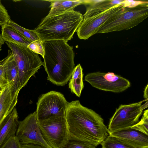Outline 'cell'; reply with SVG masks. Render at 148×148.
<instances>
[{"label":"cell","mask_w":148,"mask_h":148,"mask_svg":"<svg viewBox=\"0 0 148 148\" xmlns=\"http://www.w3.org/2000/svg\"><path fill=\"white\" fill-rule=\"evenodd\" d=\"M5 42L10 49L17 66L21 90L31 77L34 76L40 67L43 66V62L38 54L27 47L19 46L9 42Z\"/></svg>","instance_id":"277c9868"},{"label":"cell","mask_w":148,"mask_h":148,"mask_svg":"<svg viewBox=\"0 0 148 148\" xmlns=\"http://www.w3.org/2000/svg\"><path fill=\"white\" fill-rule=\"evenodd\" d=\"M16 136L21 145L33 144L43 148H52L46 143L38 125L36 111L18 121Z\"/></svg>","instance_id":"30bf717a"},{"label":"cell","mask_w":148,"mask_h":148,"mask_svg":"<svg viewBox=\"0 0 148 148\" xmlns=\"http://www.w3.org/2000/svg\"><path fill=\"white\" fill-rule=\"evenodd\" d=\"M68 102L60 92L51 91L42 95L37 103V120L65 115Z\"/></svg>","instance_id":"52a82bcc"},{"label":"cell","mask_w":148,"mask_h":148,"mask_svg":"<svg viewBox=\"0 0 148 148\" xmlns=\"http://www.w3.org/2000/svg\"><path fill=\"white\" fill-rule=\"evenodd\" d=\"M50 2V10L47 16H50L59 14L68 11L73 10L78 6L85 4V0H46Z\"/></svg>","instance_id":"ac0fdd59"},{"label":"cell","mask_w":148,"mask_h":148,"mask_svg":"<svg viewBox=\"0 0 148 148\" xmlns=\"http://www.w3.org/2000/svg\"><path fill=\"white\" fill-rule=\"evenodd\" d=\"M4 59L8 84L10 86L11 90L14 93L18 94L21 90L18 70L10 50H8L7 56Z\"/></svg>","instance_id":"4fadbf2b"},{"label":"cell","mask_w":148,"mask_h":148,"mask_svg":"<svg viewBox=\"0 0 148 148\" xmlns=\"http://www.w3.org/2000/svg\"><path fill=\"white\" fill-rule=\"evenodd\" d=\"M148 84L145 87L144 91V97L145 99H148Z\"/></svg>","instance_id":"f546056e"},{"label":"cell","mask_w":148,"mask_h":148,"mask_svg":"<svg viewBox=\"0 0 148 148\" xmlns=\"http://www.w3.org/2000/svg\"><path fill=\"white\" fill-rule=\"evenodd\" d=\"M123 0H85L86 10L83 15V19L93 16L107 10L112 7L121 3Z\"/></svg>","instance_id":"2e32d148"},{"label":"cell","mask_w":148,"mask_h":148,"mask_svg":"<svg viewBox=\"0 0 148 148\" xmlns=\"http://www.w3.org/2000/svg\"><path fill=\"white\" fill-rule=\"evenodd\" d=\"M4 41L3 39L1 36L0 35V51L2 50V47L4 43Z\"/></svg>","instance_id":"4dcf8cb0"},{"label":"cell","mask_w":148,"mask_h":148,"mask_svg":"<svg viewBox=\"0 0 148 148\" xmlns=\"http://www.w3.org/2000/svg\"><path fill=\"white\" fill-rule=\"evenodd\" d=\"M101 144V148H137L117 138L109 135Z\"/></svg>","instance_id":"ffe728a7"},{"label":"cell","mask_w":148,"mask_h":148,"mask_svg":"<svg viewBox=\"0 0 148 148\" xmlns=\"http://www.w3.org/2000/svg\"><path fill=\"white\" fill-rule=\"evenodd\" d=\"M109 135L117 138L137 148H148V135L131 127L110 132Z\"/></svg>","instance_id":"7c38bea8"},{"label":"cell","mask_w":148,"mask_h":148,"mask_svg":"<svg viewBox=\"0 0 148 148\" xmlns=\"http://www.w3.org/2000/svg\"><path fill=\"white\" fill-rule=\"evenodd\" d=\"M1 92H2V90H1V87H0V96L1 94Z\"/></svg>","instance_id":"d6a6232c"},{"label":"cell","mask_w":148,"mask_h":148,"mask_svg":"<svg viewBox=\"0 0 148 148\" xmlns=\"http://www.w3.org/2000/svg\"><path fill=\"white\" fill-rule=\"evenodd\" d=\"M10 20L7 10L0 0V26L7 23Z\"/></svg>","instance_id":"484cf974"},{"label":"cell","mask_w":148,"mask_h":148,"mask_svg":"<svg viewBox=\"0 0 148 148\" xmlns=\"http://www.w3.org/2000/svg\"><path fill=\"white\" fill-rule=\"evenodd\" d=\"M6 78L4 59L0 61V87L2 90L8 85Z\"/></svg>","instance_id":"4316f807"},{"label":"cell","mask_w":148,"mask_h":148,"mask_svg":"<svg viewBox=\"0 0 148 148\" xmlns=\"http://www.w3.org/2000/svg\"><path fill=\"white\" fill-rule=\"evenodd\" d=\"M84 80L98 89L116 93L123 92L130 86L127 79L113 72L90 73L85 76Z\"/></svg>","instance_id":"8fae6325"},{"label":"cell","mask_w":148,"mask_h":148,"mask_svg":"<svg viewBox=\"0 0 148 148\" xmlns=\"http://www.w3.org/2000/svg\"><path fill=\"white\" fill-rule=\"evenodd\" d=\"M83 76V69L80 64H79L75 67L69 84L71 92L79 97L84 87Z\"/></svg>","instance_id":"d6986e66"},{"label":"cell","mask_w":148,"mask_h":148,"mask_svg":"<svg viewBox=\"0 0 148 148\" xmlns=\"http://www.w3.org/2000/svg\"><path fill=\"white\" fill-rule=\"evenodd\" d=\"M18 119L15 106L0 125V147L10 138L16 135Z\"/></svg>","instance_id":"5bb4252c"},{"label":"cell","mask_w":148,"mask_h":148,"mask_svg":"<svg viewBox=\"0 0 148 148\" xmlns=\"http://www.w3.org/2000/svg\"><path fill=\"white\" fill-rule=\"evenodd\" d=\"M18 94L14 93L8 84L0 96V125L16 106Z\"/></svg>","instance_id":"9a60e30c"},{"label":"cell","mask_w":148,"mask_h":148,"mask_svg":"<svg viewBox=\"0 0 148 148\" xmlns=\"http://www.w3.org/2000/svg\"><path fill=\"white\" fill-rule=\"evenodd\" d=\"M148 16V2L144 1L134 8H126L123 12L101 27L97 34L130 29L142 22Z\"/></svg>","instance_id":"5b68a950"},{"label":"cell","mask_w":148,"mask_h":148,"mask_svg":"<svg viewBox=\"0 0 148 148\" xmlns=\"http://www.w3.org/2000/svg\"><path fill=\"white\" fill-rule=\"evenodd\" d=\"M62 148H96V147L87 142L69 140Z\"/></svg>","instance_id":"603a6c76"},{"label":"cell","mask_w":148,"mask_h":148,"mask_svg":"<svg viewBox=\"0 0 148 148\" xmlns=\"http://www.w3.org/2000/svg\"><path fill=\"white\" fill-rule=\"evenodd\" d=\"M22 148H43L41 146L33 144L22 145Z\"/></svg>","instance_id":"f1b7e54d"},{"label":"cell","mask_w":148,"mask_h":148,"mask_svg":"<svg viewBox=\"0 0 148 148\" xmlns=\"http://www.w3.org/2000/svg\"><path fill=\"white\" fill-rule=\"evenodd\" d=\"M7 24L16 29L24 38L32 42L40 39L34 30H30L22 27L11 19Z\"/></svg>","instance_id":"44dd1931"},{"label":"cell","mask_w":148,"mask_h":148,"mask_svg":"<svg viewBox=\"0 0 148 148\" xmlns=\"http://www.w3.org/2000/svg\"><path fill=\"white\" fill-rule=\"evenodd\" d=\"M144 1H135L133 0H123L121 3L127 8H130L136 7L143 3Z\"/></svg>","instance_id":"83f0119b"},{"label":"cell","mask_w":148,"mask_h":148,"mask_svg":"<svg viewBox=\"0 0 148 148\" xmlns=\"http://www.w3.org/2000/svg\"><path fill=\"white\" fill-rule=\"evenodd\" d=\"M27 47L34 52L39 54L43 57L44 54V49L42 42L40 39L32 42L27 46Z\"/></svg>","instance_id":"cb8c5ba5"},{"label":"cell","mask_w":148,"mask_h":148,"mask_svg":"<svg viewBox=\"0 0 148 148\" xmlns=\"http://www.w3.org/2000/svg\"><path fill=\"white\" fill-rule=\"evenodd\" d=\"M83 20L82 13L72 10L47 16L34 30L42 42L62 40L67 42L72 38Z\"/></svg>","instance_id":"3957f363"},{"label":"cell","mask_w":148,"mask_h":148,"mask_svg":"<svg viewBox=\"0 0 148 148\" xmlns=\"http://www.w3.org/2000/svg\"><path fill=\"white\" fill-rule=\"evenodd\" d=\"M42 43L43 66L47 80L57 86L65 85L70 79L75 67L73 47L62 40L45 41Z\"/></svg>","instance_id":"7a4b0ae2"},{"label":"cell","mask_w":148,"mask_h":148,"mask_svg":"<svg viewBox=\"0 0 148 148\" xmlns=\"http://www.w3.org/2000/svg\"><path fill=\"white\" fill-rule=\"evenodd\" d=\"M148 101H147L143 105H142V107L143 110L148 107Z\"/></svg>","instance_id":"1f68e13d"},{"label":"cell","mask_w":148,"mask_h":148,"mask_svg":"<svg viewBox=\"0 0 148 148\" xmlns=\"http://www.w3.org/2000/svg\"><path fill=\"white\" fill-rule=\"evenodd\" d=\"M147 100L120 105L110 119L108 128L109 132L130 127L137 123L143 110L142 103Z\"/></svg>","instance_id":"9c48e42d"},{"label":"cell","mask_w":148,"mask_h":148,"mask_svg":"<svg viewBox=\"0 0 148 148\" xmlns=\"http://www.w3.org/2000/svg\"><path fill=\"white\" fill-rule=\"evenodd\" d=\"M131 128L148 135V110L144 112L141 120Z\"/></svg>","instance_id":"7402d4cb"},{"label":"cell","mask_w":148,"mask_h":148,"mask_svg":"<svg viewBox=\"0 0 148 148\" xmlns=\"http://www.w3.org/2000/svg\"><path fill=\"white\" fill-rule=\"evenodd\" d=\"M126 8L121 3L101 12L83 19L76 31L78 38L80 39H88L97 34L101 27L123 12Z\"/></svg>","instance_id":"ba28073f"},{"label":"cell","mask_w":148,"mask_h":148,"mask_svg":"<svg viewBox=\"0 0 148 148\" xmlns=\"http://www.w3.org/2000/svg\"><path fill=\"white\" fill-rule=\"evenodd\" d=\"M0 148H22L16 135L10 138Z\"/></svg>","instance_id":"d4e9b609"},{"label":"cell","mask_w":148,"mask_h":148,"mask_svg":"<svg viewBox=\"0 0 148 148\" xmlns=\"http://www.w3.org/2000/svg\"><path fill=\"white\" fill-rule=\"evenodd\" d=\"M1 35L5 42H10L23 47H27L32 42L7 23L1 26Z\"/></svg>","instance_id":"e0dca14e"},{"label":"cell","mask_w":148,"mask_h":148,"mask_svg":"<svg viewBox=\"0 0 148 148\" xmlns=\"http://www.w3.org/2000/svg\"><path fill=\"white\" fill-rule=\"evenodd\" d=\"M65 117L69 140L81 141L97 146L109 135L102 118L79 100L67 103Z\"/></svg>","instance_id":"6da1fadb"},{"label":"cell","mask_w":148,"mask_h":148,"mask_svg":"<svg viewBox=\"0 0 148 148\" xmlns=\"http://www.w3.org/2000/svg\"><path fill=\"white\" fill-rule=\"evenodd\" d=\"M37 121L43 138L52 148H62L69 140L65 115Z\"/></svg>","instance_id":"8992f818"}]
</instances>
